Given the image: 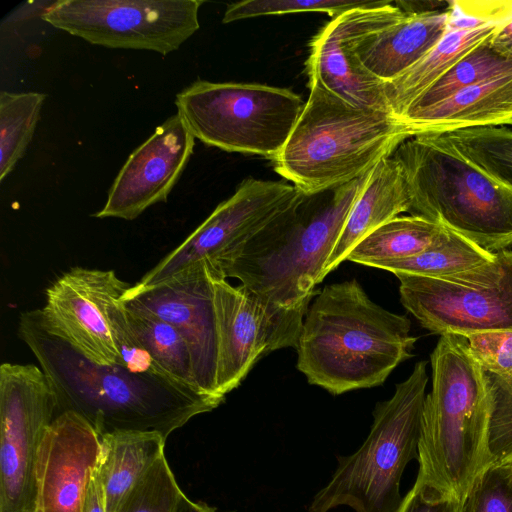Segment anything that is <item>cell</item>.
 <instances>
[{"instance_id":"13","label":"cell","mask_w":512,"mask_h":512,"mask_svg":"<svg viewBox=\"0 0 512 512\" xmlns=\"http://www.w3.org/2000/svg\"><path fill=\"white\" fill-rule=\"evenodd\" d=\"M210 271L218 330L217 390L226 396L263 356L282 348H297L310 304L275 305L246 286H232L225 277Z\"/></svg>"},{"instance_id":"17","label":"cell","mask_w":512,"mask_h":512,"mask_svg":"<svg viewBox=\"0 0 512 512\" xmlns=\"http://www.w3.org/2000/svg\"><path fill=\"white\" fill-rule=\"evenodd\" d=\"M195 144L177 112L157 126L128 157L113 181L97 218L133 220L150 206L165 202L184 171Z\"/></svg>"},{"instance_id":"37","label":"cell","mask_w":512,"mask_h":512,"mask_svg":"<svg viewBox=\"0 0 512 512\" xmlns=\"http://www.w3.org/2000/svg\"><path fill=\"white\" fill-rule=\"evenodd\" d=\"M82 512H107L105 494L97 472V467L89 481L83 501Z\"/></svg>"},{"instance_id":"16","label":"cell","mask_w":512,"mask_h":512,"mask_svg":"<svg viewBox=\"0 0 512 512\" xmlns=\"http://www.w3.org/2000/svg\"><path fill=\"white\" fill-rule=\"evenodd\" d=\"M131 286L113 270L73 267L46 290V304L40 309L42 318L89 360L99 365H120L107 307Z\"/></svg>"},{"instance_id":"19","label":"cell","mask_w":512,"mask_h":512,"mask_svg":"<svg viewBox=\"0 0 512 512\" xmlns=\"http://www.w3.org/2000/svg\"><path fill=\"white\" fill-rule=\"evenodd\" d=\"M100 453V438L82 417L69 411L58 414L40 450L38 508L42 512H82Z\"/></svg>"},{"instance_id":"9","label":"cell","mask_w":512,"mask_h":512,"mask_svg":"<svg viewBox=\"0 0 512 512\" xmlns=\"http://www.w3.org/2000/svg\"><path fill=\"white\" fill-rule=\"evenodd\" d=\"M395 276L402 305L432 333L467 337L512 329V250L445 277Z\"/></svg>"},{"instance_id":"5","label":"cell","mask_w":512,"mask_h":512,"mask_svg":"<svg viewBox=\"0 0 512 512\" xmlns=\"http://www.w3.org/2000/svg\"><path fill=\"white\" fill-rule=\"evenodd\" d=\"M411 137L392 113L354 106L310 84L308 100L272 162L279 175L314 194L360 178Z\"/></svg>"},{"instance_id":"29","label":"cell","mask_w":512,"mask_h":512,"mask_svg":"<svg viewBox=\"0 0 512 512\" xmlns=\"http://www.w3.org/2000/svg\"><path fill=\"white\" fill-rule=\"evenodd\" d=\"M442 135L468 160L512 190V130L478 127Z\"/></svg>"},{"instance_id":"24","label":"cell","mask_w":512,"mask_h":512,"mask_svg":"<svg viewBox=\"0 0 512 512\" xmlns=\"http://www.w3.org/2000/svg\"><path fill=\"white\" fill-rule=\"evenodd\" d=\"M446 227L417 216H398L364 237L346 260L376 268L403 260L431 246Z\"/></svg>"},{"instance_id":"31","label":"cell","mask_w":512,"mask_h":512,"mask_svg":"<svg viewBox=\"0 0 512 512\" xmlns=\"http://www.w3.org/2000/svg\"><path fill=\"white\" fill-rule=\"evenodd\" d=\"M391 0L348 1V0H246L230 4L223 16V23L271 15L302 12H323L332 18L345 12L374 8L389 4Z\"/></svg>"},{"instance_id":"36","label":"cell","mask_w":512,"mask_h":512,"mask_svg":"<svg viewBox=\"0 0 512 512\" xmlns=\"http://www.w3.org/2000/svg\"><path fill=\"white\" fill-rule=\"evenodd\" d=\"M395 512H462L453 502L437 497L432 491L415 481L413 487L402 498Z\"/></svg>"},{"instance_id":"32","label":"cell","mask_w":512,"mask_h":512,"mask_svg":"<svg viewBox=\"0 0 512 512\" xmlns=\"http://www.w3.org/2000/svg\"><path fill=\"white\" fill-rule=\"evenodd\" d=\"M492 395L490 447L496 466L512 463V371L497 375L485 372Z\"/></svg>"},{"instance_id":"4","label":"cell","mask_w":512,"mask_h":512,"mask_svg":"<svg viewBox=\"0 0 512 512\" xmlns=\"http://www.w3.org/2000/svg\"><path fill=\"white\" fill-rule=\"evenodd\" d=\"M370 171L333 189L302 193L230 260L210 269L238 279L266 302L283 307L310 304Z\"/></svg>"},{"instance_id":"2","label":"cell","mask_w":512,"mask_h":512,"mask_svg":"<svg viewBox=\"0 0 512 512\" xmlns=\"http://www.w3.org/2000/svg\"><path fill=\"white\" fill-rule=\"evenodd\" d=\"M430 360L432 389L422 411L416 480L462 511L496 466L490 447L492 395L466 337L441 335Z\"/></svg>"},{"instance_id":"22","label":"cell","mask_w":512,"mask_h":512,"mask_svg":"<svg viewBox=\"0 0 512 512\" xmlns=\"http://www.w3.org/2000/svg\"><path fill=\"white\" fill-rule=\"evenodd\" d=\"M409 194L402 169L391 155L370 171L354 202L336 245L324 268L323 277L345 261L350 251L369 233L408 212Z\"/></svg>"},{"instance_id":"26","label":"cell","mask_w":512,"mask_h":512,"mask_svg":"<svg viewBox=\"0 0 512 512\" xmlns=\"http://www.w3.org/2000/svg\"><path fill=\"white\" fill-rule=\"evenodd\" d=\"M495 257L460 234L446 228L443 234L421 253L376 268L429 278H440L481 266Z\"/></svg>"},{"instance_id":"25","label":"cell","mask_w":512,"mask_h":512,"mask_svg":"<svg viewBox=\"0 0 512 512\" xmlns=\"http://www.w3.org/2000/svg\"><path fill=\"white\" fill-rule=\"evenodd\" d=\"M125 310L132 330L161 372L173 381L201 392L195 380L190 349L177 329L145 311L128 307Z\"/></svg>"},{"instance_id":"42","label":"cell","mask_w":512,"mask_h":512,"mask_svg":"<svg viewBox=\"0 0 512 512\" xmlns=\"http://www.w3.org/2000/svg\"><path fill=\"white\" fill-rule=\"evenodd\" d=\"M36 512H42V511L38 508Z\"/></svg>"},{"instance_id":"7","label":"cell","mask_w":512,"mask_h":512,"mask_svg":"<svg viewBox=\"0 0 512 512\" xmlns=\"http://www.w3.org/2000/svg\"><path fill=\"white\" fill-rule=\"evenodd\" d=\"M427 364H415L388 400L378 402L363 444L349 456H338L330 481L314 496L310 512L349 506L355 512H395L407 464L417 459Z\"/></svg>"},{"instance_id":"8","label":"cell","mask_w":512,"mask_h":512,"mask_svg":"<svg viewBox=\"0 0 512 512\" xmlns=\"http://www.w3.org/2000/svg\"><path fill=\"white\" fill-rule=\"evenodd\" d=\"M175 104L192 135L204 144L273 160L305 102L286 88L197 80L176 95Z\"/></svg>"},{"instance_id":"33","label":"cell","mask_w":512,"mask_h":512,"mask_svg":"<svg viewBox=\"0 0 512 512\" xmlns=\"http://www.w3.org/2000/svg\"><path fill=\"white\" fill-rule=\"evenodd\" d=\"M121 298L112 301L107 307L112 338L120 356V366L134 372H149L166 377L132 330Z\"/></svg>"},{"instance_id":"1","label":"cell","mask_w":512,"mask_h":512,"mask_svg":"<svg viewBox=\"0 0 512 512\" xmlns=\"http://www.w3.org/2000/svg\"><path fill=\"white\" fill-rule=\"evenodd\" d=\"M18 335L54 391L57 415L76 413L99 438L118 432H155L167 439L191 418L225 400L161 375L94 363L52 331L40 309L21 314Z\"/></svg>"},{"instance_id":"40","label":"cell","mask_w":512,"mask_h":512,"mask_svg":"<svg viewBox=\"0 0 512 512\" xmlns=\"http://www.w3.org/2000/svg\"><path fill=\"white\" fill-rule=\"evenodd\" d=\"M173 512H218L214 507L204 502H195L190 500L183 492Z\"/></svg>"},{"instance_id":"28","label":"cell","mask_w":512,"mask_h":512,"mask_svg":"<svg viewBox=\"0 0 512 512\" xmlns=\"http://www.w3.org/2000/svg\"><path fill=\"white\" fill-rule=\"evenodd\" d=\"M46 95L38 92L0 93V180L24 155L35 131Z\"/></svg>"},{"instance_id":"23","label":"cell","mask_w":512,"mask_h":512,"mask_svg":"<svg viewBox=\"0 0 512 512\" xmlns=\"http://www.w3.org/2000/svg\"><path fill=\"white\" fill-rule=\"evenodd\" d=\"M166 439L155 432H118L100 437L97 472L103 486L107 512L164 455Z\"/></svg>"},{"instance_id":"15","label":"cell","mask_w":512,"mask_h":512,"mask_svg":"<svg viewBox=\"0 0 512 512\" xmlns=\"http://www.w3.org/2000/svg\"><path fill=\"white\" fill-rule=\"evenodd\" d=\"M448 15V7L408 14L394 2L354 9L341 14L344 43L369 73L387 83L435 47L447 30Z\"/></svg>"},{"instance_id":"10","label":"cell","mask_w":512,"mask_h":512,"mask_svg":"<svg viewBox=\"0 0 512 512\" xmlns=\"http://www.w3.org/2000/svg\"><path fill=\"white\" fill-rule=\"evenodd\" d=\"M200 0H60L43 11L51 26L99 46L173 52L199 29Z\"/></svg>"},{"instance_id":"27","label":"cell","mask_w":512,"mask_h":512,"mask_svg":"<svg viewBox=\"0 0 512 512\" xmlns=\"http://www.w3.org/2000/svg\"><path fill=\"white\" fill-rule=\"evenodd\" d=\"M489 38L419 94L403 114L433 106L464 88L511 73L512 59L498 53L490 45Z\"/></svg>"},{"instance_id":"14","label":"cell","mask_w":512,"mask_h":512,"mask_svg":"<svg viewBox=\"0 0 512 512\" xmlns=\"http://www.w3.org/2000/svg\"><path fill=\"white\" fill-rule=\"evenodd\" d=\"M121 301L125 307L150 313L176 328L190 349L199 390L225 397L217 390L218 330L213 281L206 261L152 286L132 285Z\"/></svg>"},{"instance_id":"3","label":"cell","mask_w":512,"mask_h":512,"mask_svg":"<svg viewBox=\"0 0 512 512\" xmlns=\"http://www.w3.org/2000/svg\"><path fill=\"white\" fill-rule=\"evenodd\" d=\"M410 320L373 302L355 279L330 284L310 303L297 368L333 395L372 388L413 356Z\"/></svg>"},{"instance_id":"18","label":"cell","mask_w":512,"mask_h":512,"mask_svg":"<svg viewBox=\"0 0 512 512\" xmlns=\"http://www.w3.org/2000/svg\"><path fill=\"white\" fill-rule=\"evenodd\" d=\"M447 30L418 63L385 83L391 112L400 117L413 100L512 17V0H456L448 6Z\"/></svg>"},{"instance_id":"38","label":"cell","mask_w":512,"mask_h":512,"mask_svg":"<svg viewBox=\"0 0 512 512\" xmlns=\"http://www.w3.org/2000/svg\"><path fill=\"white\" fill-rule=\"evenodd\" d=\"M489 43L498 53L512 59V17L496 29Z\"/></svg>"},{"instance_id":"39","label":"cell","mask_w":512,"mask_h":512,"mask_svg":"<svg viewBox=\"0 0 512 512\" xmlns=\"http://www.w3.org/2000/svg\"><path fill=\"white\" fill-rule=\"evenodd\" d=\"M450 1H395L394 4L403 12L408 14H422L433 11L444 10L449 6Z\"/></svg>"},{"instance_id":"21","label":"cell","mask_w":512,"mask_h":512,"mask_svg":"<svg viewBox=\"0 0 512 512\" xmlns=\"http://www.w3.org/2000/svg\"><path fill=\"white\" fill-rule=\"evenodd\" d=\"M306 66L310 84H317L354 106L392 113L385 83L369 73L346 48L341 14L314 36Z\"/></svg>"},{"instance_id":"12","label":"cell","mask_w":512,"mask_h":512,"mask_svg":"<svg viewBox=\"0 0 512 512\" xmlns=\"http://www.w3.org/2000/svg\"><path fill=\"white\" fill-rule=\"evenodd\" d=\"M302 193L293 184L283 181L243 180L231 197L220 203L136 285L147 287L161 283L203 260L217 269L293 205Z\"/></svg>"},{"instance_id":"6","label":"cell","mask_w":512,"mask_h":512,"mask_svg":"<svg viewBox=\"0 0 512 512\" xmlns=\"http://www.w3.org/2000/svg\"><path fill=\"white\" fill-rule=\"evenodd\" d=\"M409 194L411 216L439 223L496 253L512 246V190L443 135H416L392 154Z\"/></svg>"},{"instance_id":"20","label":"cell","mask_w":512,"mask_h":512,"mask_svg":"<svg viewBox=\"0 0 512 512\" xmlns=\"http://www.w3.org/2000/svg\"><path fill=\"white\" fill-rule=\"evenodd\" d=\"M413 136L512 125V72L464 88L448 99L399 117Z\"/></svg>"},{"instance_id":"41","label":"cell","mask_w":512,"mask_h":512,"mask_svg":"<svg viewBox=\"0 0 512 512\" xmlns=\"http://www.w3.org/2000/svg\"><path fill=\"white\" fill-rule=\"evenodd\" d=\"M498 467L501 469L508 485L512 489V463H509V464H506L503 466H498Z\"/></svg>"},{"instance_id":"30","label":"cell","mask_w":512,"mask_h":512,"mask_svg":"<svg viewBox=\"0 0 512 512\" xmlns=\"http://www.w3.org/2000/svg\"><path fill=\"white\" fill-rule=\"evenodd\" d=\"M181 494L162 455L124 495L114 512H173Z\"/></svg>"},{"instance_id":"34","label":"cell","mask_w":512,"mask_h":512,"mask_svg":"<svg viewBox=\"0 0 512 512\" xmlns=\"http://www.w3.org/2000/svg\"><path fill=\"white\" fill-rule=\"evenodd\" d=\"M472 357L485 372L512 371V329L475 333L466 337Z\"/></svg>"},{"instance_id":"35","label":"cell","mask_w":512,"mask_h":512,"mask_svg":"<svg viewBox=\"0 0 512 512\" xmlns=\"http://www.w3.org/2000/svg\"><path fill=\"white\" fill-rule=\"evenodd\" d=\"M462 512H512V489L498 466L475 486Z\"/></svg>"},{"instance_id":"11","label":"cell","mask_w":512,"mask_h":512,"mask_svg":"<svg viewBox=\"0 0 512 512\" xmlns=\"http://www.w3.org/2000/svg\"><path fill=\"white\" fill-rule=\"evenodd\" d=\"M57 416L54 391L33 364L0 366V512H36L38 462Z\"/></svg>"}]
</instances>
